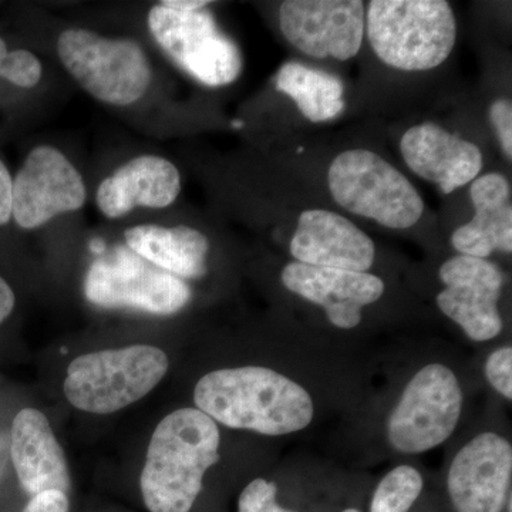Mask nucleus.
Returning a JSON list of instances; mask_svg holds the SVG:
<instances>
[{"label":"nucleus","instance_id":"f257e3e1","mask_svg":"<svg viewBox=\"0 0 512 512\" xmlns=\"http://www.w3.org/2000/svg\"><path fill=\"white\" fill-rule=\"evenodd\" d=\"M197 409L214 421L265 436L296 433L311 424V394L266 367L247 366L208 373L194 390Z\"/></svg>","mask_w":512,"mask_h":512},{"label":"nucleus","instance_id":"f03ea898","mask_svg":"<svg viewBox=\"0 0 512 512\" xmlns=\"http://www.w3.org/2000/svg\"><path fill=\"white\" fill-rule=\"evenodd\" d=\"M217 423L198 409L175 410L158 424L140 485L150 512H190L205 473L220 460Z\"/></svg>","mask_w":512,"mask_h":512},{"label":"nucleus","instance_id":"7ed1b4c3","mask_svg":"<svg viewBox=\"0 0 512 512\" xmlns=\"http://www.w3.org/2000/svg\"><path fill=\"white\" fill-rule=\"evenodd\" d=\"M366 37L380 62L400 72L441 66L457 43L458 26L444 0H372Z\"/></svg>","mask_w":512,"mask_h":512},{"label":"nucleus","instance_id":"20e7f679","mask_svg":"<svg viewBox=\"0 0 512 512\" xmlns=\"http://www.w3.org/2000/svg\"><path fill=\"white\" fill-rule=\"evenodd\" d=\"M328 188L340 208L384 228H413L426 211L412 181L386 158L366 148H350L333 158Z\"/></svg>","mask_w":512,"mask_h":512},{"label":"nucleus","instance_id":"39448f33","mask_svg":"<svg viewBox=\"0 0 512 512\" xmlns=\"http://www.w3.org/2000/svg\"><path fill=\"white\" fill-rule=\"evenodd\" d=\"M168 357L156 346L136 345L76 357L64 394L83 412L110 414L146 397L163 380Z\"/></svg>","mask_w":512,"mask_h":512},{"label":"nucleus","instance_id":"423d86ee","mask_svg":"<svg viewBox=\"0 0 512 512\" xmlns=\"http://www.w3.org/2000/svg\"><path fill=\"white\" fill-rule=\"evenodd\" d=\"M57 55L83 90L110 106L137 103L153 80L148 57L133 39H113L92 30L70 28L57 39Z\"/></svg>","mask_w":512,"mask_h":512},{"label":"nucleus","instance_id":"0eeeda50","mask_svg":"<svg viewBox=\"0 0 512 512\" xmlns=\"http://www.w3.org/2000/svg\"><path fill=\"white\" fill-rule=\"evenodd\" d=\"M147 23L158 46L204 86H228L241 76V50L207 8L184 12L158 3L148 12Z\"/></svg>","mask_w":512,"mask_h":512},{"label":"nucleus","instance_id":"6e6552de","mask_svg":"<svg viewBox=\"0 0 512 512\" xmlns=\"http://www.w3.org/2000/svg\"><path fill=\"white\" fill-rule=\"evenodd\" d=\"M84 295L101 308H130L167 316L187 306L191 288L184 279L151 265L131 249L120 247L90 266Z\"/></svg>","mask_w":512,"mask_h":512},{"label":"nucleus","instance_id":"1a4fd4ad","mask_svg":"<svg viewBox=\"0 0 512 512\" xmlns=\"http://www.w3.org/2000/svg\"><path fill=\"white\" fill-rule=\"evenodd\" d=\"M463 392L448 367H423L407 384L387 426L390 444L406 454L440 446L453 434L461 416Z\"/></svg>","mask_w":512,"mask_h":512},{"label":"nucleus","instance_id":"9d476101","mask_svg":"<svg viewBox=\"0 0 512 512\" xmlns=\"http://www.w3.org/2000/svg\"><path fill=\"white\" fill-rule=\"evenodd\" d=\"M278 15L285 39L313 59L348 62L366 37V6L360 0H286Z\"/></svg>","mask_w":512,"mask_h":512},{"label":"nucleus","instance_id":"9b49d317","mask_svg":"<svg viewBox=\"0 0 512 512\" xmlns=\"http://www.w3.org/2000/svg\"><path fill=\"white\" fill-rule=\"evenodd\" d=\"M86 201L83 175L62 151L46 144L30 151L13 180L12 217L23 229L43 227Z\"/></svg>","mask_w":512,"mask_h":512},{"label":"nucleus","instance_id":"f8f14e48","mask_svg":"<svg viewBox=\"0 0 512 512\" xmlns=\"http://www.w3.org/2000/svg\"><path fill=\"white\" fill-rule=\"evenodd\" d=\"M443 291L437 306L457 323L474 342H485L500 335L503 318L498 311L505 282L503 271L488 259L457 255L440 266Z\"/></svg>","mask_w":512,"mask_h":512},{"label":"nucleus","instance_id":"ddd939ff","mask_svg":"<svg viewBox=\"0 0 512 512\" xmlns=\"http://www.w3.org/2000/svg\"><path fill=\"white\" fill-rule=\"evenodd\" d=\"M512 473V447L495 433H483L458 451L447 487L457 512H501Z\"/></svg>","mask_w":512,"mask_h":512},{"label":"nucleus","instance_id":"4468645a","mask_svg":"<svg viewBox=\"0 0 512 512\" xmlns=\"http://www.w3.org/2000/svg\"><path fill=\"white\" fill-rule=\"evenodd\" d=\"M289 252L301 264L355 272L369 271L376 258L375 242L365 231L323 208L299 214Z\"/></svg>","mask_w":512,"mask_h":512},{"label":"nucleus","instance_id":"2eb2a0df","mask_svg":"<svg viewBox=\"0 0 512 512\" xmlns=\"http://www.w3.org/2000/svg\"><path fill=\"white\" fill-rule=\"evenodd\" d=\"M400 153L417 177L437 185L443 194L473 183L484 167L483 151L476 143L433 121L404 131Z\"/></svg>","mask_w":512,"mask_h":512},{"label":"nucleus","instance_id":"dca6fc26","mask_svg":"<svg viewBox=\"0 0 512 512\" xmlns=\"http://www.w3.org/2000/svg\"><path fill=\"white\" fill-rule=\"evenodd\" d=\"M282 284L289 292L322 306L333 326L353 329L362 311L382 298L384 282L370 272L318 268L293 261L285 266Z\"/></svg>","mask_w":512,"mask_h":512},{"label":"nucleus","instance_id":"f3484780","mask_svg":"<svg viewBox=\"0 0 512 512\" xmlns=\"http://www.w3.org/2000/svg\"><path fill=\"white\" fill-rule=\"evenodd\" d=\"M181 174L167 158L144 154L131 158L104 178L97 188L96 204L109 220H119L136 208L170 207L180 195Z\"/></svg>","mask_w":512,"mask_h":512},{"label":"nucleus","instance_id":"a211bd4d","mask_svg":"<svg viewBox=\"0 0 512 512\" xmlns=\"http://www.w3.org/2000/svg\"><path fill=\"white\" fill-rule=\"evenodd\" d=\"M10 456L26 493L69 491V467L63 448L39 410L23 409L16 414L10 433Z\"/></svg>","mask_w":512,"mask_h":512},{"label":"nucleus","instance_id":"6ab92c4d","mask_svg":"<svg viewBox=\"0 0 512 512\" xmlns=\"http://www.w3.org/2000/svg\"><path fill=\"white\" fill-rule=\"evenodd\" d=\"M470 198L476 214L451 235L458 255L488 259L495 251L511 254V185L505 175L488 173L470 184Z\"/></svg>","mask_w":512,"mask_h":512},{"label":"nucleus","instance_id":"aec40b11","mask_svg":"<svg viewBox=\"0 0 512 512\" xmlns=\"http://www.w3.org/2000/svg\"><path fill=\"white\" fill-rule=\"evenodd\" d=\"M127 248L180 279L201 278L207 274L210 241L198 229L177 225L146 224L128 228Z\"/></svg>","mask_w":512,"mask_h":512},{"label":"nucleus","instance_id":"412c9836","mask_svg":"<svg viewBox=\"0 0 512 512\" xmlns=\"http://www.w3.org/2000/svg\"><path fill=\"white\" fill-rule=\"evenodd\" d=\"M275 87L293 100L299 113L312 123L336 119L346 107L342 80L302 63L282 64L276 73Z\"/></svg>","mask_w":512,"mask_h":512},{"label":"nucleus","instance_id":"4be33fe9","mask_svg":"<svg viewBox=\"0 0 512 512\" xmlns=\"http://www.w3.org/2000/svg\"><path fill=\"white\" fill-rule=\"evenodd\" d=\"M423 490V477L416 468L399 466L377 485L370 512H407Z\"/></svg>","mask_w":512,"mask_h":512},{"label":"nucleus","instance_id":"5701e85b","mask_svg":"<svg viewBox=\"0 0 512 512\" xmlns=\"http://www.w3.org/2000/svg\"><path fill=\"white\" fill-rule=\"evenodd\" d=\"M43 67L29 50H8L5 40L0 37V79L22 89H32L42 79Z\"/></svg>","mask_w":512,"mask_h":512},{"label":"nucleus","instance_id":"b1692460","mask_svg":"<svg viewBox=\"0 0 512 512\" xmlns=\"http://www.w3.org/2000/svg\"><path fill=\"white\" fill-rule=\"evenodd\" d=\"M276 484L264 478L249 483L239 497V512H289L276 504Z\"/></svg>","mask_w":512,"mask_h":512},{"label":"nucleus","instance_id":"393cba45","mask_svg":"<svg viewBox=\"0 0 512 512\" xmlns=\"http://www.w3.org/2000/svg\"><path fill=\"white\" fill-rule=\"evenodd\" d=\"M485 376L491 386L508 400L512 399V349L495 350L485 363Z\"/></svg>","mask_w":512,"mask_h":512},{"label":"nucleus","instance_id":"a878e982","mask_svg":"<svg viewBox=\"0 0 512 512\" xmlns=\"http://www.w3.org/2000/svg\"><path fill=\"white\" fill-rule=\"evenodd\" d=\"M490 120L505 158L512 160V104L510 99H497L490 107Z\"/></svg>","mask_w":512,"mask_h":512},{"label":"nucleus","instance_id":"bb28decb","mask_svg":"<svg viewBox=\"0 0 512 512\" xmlns=\"http://www.w3.org/2000/svg\"><path fill=\"white\" fill-rule=\"evenodd\" d=\"M67 494L59 490H46L35 494L22 512H69Z\"/></svg>","mask_w":512,"mask_h":512},{"label":"nucleus","instance_id":"cd10ccee","mask_svg":"<svg viewBox=\"0 0 512 512\" xmlns=\"http://www.w3.org/2000/svg\"><path fill=\"white\" fill-rule=\"evenodd\" d=\"M13 178L8 167L0 160V227L9 224L12 218Z\"/></svg>","mask_w":512,"mask_h":512},{"label":"nucleus","instance_id":"c85d7f7f","mask_svg":"<svg viewBox=\"0 0 512 512\" xmlns=\"http://www.w3.org/2000/svg\"><path fill=\"white\" fill-rule=\"evenodd\" d=\"M15 293L5 279L0 278V325L9 318L10 313L15 309Z\"/></svg>","mask_w":512,"mask_h":512},{"label":"nucleus","instance_id":"c756f323","mask_svg":"<svg viewBox=\"0 0 512 512\" xmlns=\"http://www.w3.org/2000/svg\"><path fill=\"white\" fill-rule=\"evenodd\" d=\"M164 6L171 9L184 10V12H192V10H200L210 6V2H200V0H171V2H161Z\"/></svg>","mask_w":512,"mask_h":512},{"label":"nucleus","instance_id":"7c9ffc66","mask_svg":"<svg viewBox=\"0 0 512 512\" xmlns=\"http://www.w3.org/2000/svg\"><path fill=\"white\" fill-rule=\"evenodd\" d=\"M2 464H3V447H2V443H0V468H2Z\"/></svg>","mask_w":512,"mask_h":512},{"label":"nucleus","instance_id":"2f4dec72","mask_svg":"<svg viewBox=\"0 0 512 512\" xmlns=\"http://www.w3.org/2000/svg\"><path fill=\"white\" fill-rule=\"evenodd\" d=\"M343 512H359V511H357V510H353V508H350V510H345V511H343Z\"/></svg>","mask_w":512,"mask_h":512}]
</instances>
